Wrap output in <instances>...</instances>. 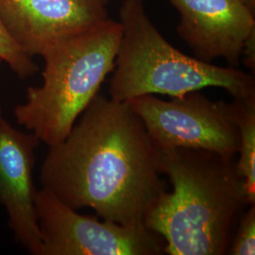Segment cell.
<instances>
[{"label": "cell", "mask_w": 255, "mask_h": 255, "mask_svg": "<svg viewBox=\"0 0 255 255\" xmlns=\"http://www.w3.org/2000/svg\"><path fill=\"white\" fill-rule=\"evenodd\" d=\"M121 36L120 23L108 18L47 47L43 83L14 109L19 125L48 146L63 141L113 72Z\"/></svg>", "instance_id": "3957f363"}, {"label": "cell", "mask_w": 255, "mask_h": 255, "mask_svg": "<svg viewBox=\"0 0 255 255\" xmlns=\"http://www.w3.org/2000/svg\"><path fill=\"white\" fill-rule=\"evenodd\" d=\"M3 64V62H2V60L0 59V70H1V65ZM3 117V114H2V109H1V104H0V119Z\"/></svg>", "instance_id": "9a60e30c"}, {"label": "cell", "mask_w": 255, "mask_h": 255, "mask_svg": "<svg viewBox=\"0 0 255 255\" xmlns=\"http://www.w3.org/2000/svg\"><path fill=\"white\" fill-rule=\"evenodd\" d=\"M227 255H255V204L250 205L238 220Z\"/></svg>", "instance_id": "7c38bea8"}, {"label": "cell", "mask_w": 255, "mask_h": 255, "mask_svg": "<svg viewBox=\"0 0 255 255\" xmlns=\"http://www.w3.org/2000/svg\"><path fill=\"white\" fill-rule=\"evenodd\" d=\"M126 102L159 149L201 148L225 156L239 151V130L226 101L192 91L168 101L143 95Z\"/></svg>", "instance_id": "5b68a950"}, {"label": "cell", "mask_w": 255, "mask_h": 255, "mask_svg": "<svg viewBox=\"0 0 255 255\" xmlns=\"http://www.w3.org/2000/svg\"><path fill=\"white\" fill-rule=\"evenodd\" d=\"M40 142L33 133L12 127L4 117L0 119V203L15 241L33 255H41L42 251L33 182Z\"/></svg>", "instance_id": "ba28073f"}, {"label": "cell", "mask_w": 255, "mask_h": 255, "mask_svg": "<svg viewBox=\"0 0 255 255\" xmlns=\"http://www.w3.org/2000/svg\"><path fill=\"white\" fill-rule=\"evenodd\" d=\"M161 175L160 149L142 119L128 102L98 94L64 140L49 146L40 181L73 209L141 226L166 191Z\"/></svg>", "instance_id": "6da1fadb"}, {"label": "cell", "mask_w": 255, "mask_h": 255, "mask_svg": "<svg viewBox=\"0 0 255 255\" xmlns=\"http://www.w3.org/2000/svg\"><path fill=\"white\" fill-rule=\"evenodd\" d=\"M238 1H240L243 5H245L252 12L255 13V0H238Z\"/></svg>", "instance_id": "5bb4252c"}, {"label": "cell", "mask_w": 255, "mask_h": 255, "mask_svg": "<svg viewBox=\"0 0 255 255\" xmlns=\"http://www.w3.org/2000/svg\"><path fill=\"white\" fill-rule=\"evenodd\" d=\"M41 255H161L164 240L141 226L83 216L42 188L35 199Z\"/></svg>", "instance_id": "8992f818"}, {"label": "cell", "mask_w": 255, "mask_h": 255, "mask_svg": "<svg viewBox=\"0 0 255 255\" xmlns=\"http://www.w3.org/2000/svg\"><path fill=\"white\" fill-rule=\"evenodd\" d=\"M180 12L177 31L194 57L223 58L237 67L243 45L255 28V13L238 0H167Z\"/></svg>", "instance_id": "9c48e42d"}, {"label": "cell", "mask_w": 255, "mask_h": 255, "mask_svg": "<svg viewBox=\"0 0 255 255\" xmlns=\"http://www.w3.org/2000/svg\"><path fill=\"white\" fill-rule=\"evenodd\" d=\"M0 16L31 57L108 19L101 0H0Z\"/></svg>", "instance_id": "52a82bcc"}, {"label": "cell", "mask_w": 255, "mask_h": 255, "mask_svg": "<svg viewBox=\"0 0 255 255\" xmlns=\"http://www.w3.org/2000/svg\"><path fill=\"white\" fill-rule=\"evenodd\" d=\"M122 36L110 81V99L126 102L143 95L180 97L219 87L233 99L255 97V75L183 54L146 15L143 0H124L119 11Z\"/></svg>", "instance_id": "277c9868"}, {"label": "cell", "mask_w": 255, "mask_h": 255, "mask_svg": "<svg viewBox=\"0 0 255 255\" xmlns=\"http://www.w3.org/2000/svg\"><path fill=\"white\" fill-rule=\"evenodd\" d=\"M0 59L8 64L9 68L20 79L26 80L33 76L39 67L32 57L26 53L9 34L0 16Z\"/></svg>", "instance_id": "8fae6325"}, {"label": "cell", "mask_w": 255, "mask_h": 255, "mask_svg": "<svg viewBox=\"0 0 255 255\" xmlns=\"http://www.w3.org/2000/svg\"><path fill=\"white\" fill-rule=\"evenodd\" d=\"M236 156L201 148L160 149L164 191L144 225L162 237L169 255H225L238 220L249 205Z\"/></svg>", "instance_id": "7a4b0ae2"}, {"label": "cell", "mask_w": 255, "mask_h": 255, "mask_svg": "<svg viewBox=\"0 0 255 255\" xmlns=\"http://www.w3.org/2000/svg\"><path fill=\"white\" fill-rule=\"evenodd\" d=\"M253 74L255 71V28L249 34L241 50L240 60Z\"/></svg>", "instance_id": "4fadbf2b"}, {"label": "cell", "mask_w": 255, "mask_h": 255, "mask_svg": "<svg viewBox=\"0 0 255 255\" xmlns=\"http://www.w3.org/2000/svg\"><path fill=\"white\" fill-rule=\"evenodd\" d=\"M101 1L103 2V4H104V5H106V4L109 2L110 0H101ZM143 1H144V0H143Z\"/></svg>", "instance_id": "2e32d148"}, {"label": "cell", "mask_w": 255, "mask_h": 255, "mask_svg": "<svg viewBox=\"0 0 255 255\" xmlns=\"http://www.w3.org/2000/svg\"><path fill=\"white\" fill-rule=\"evenodd\" d=\"M231 115L239 130L240 146L237 158L238 173L246 186L249 205L255 204V97L233 99Z\"/></svg>", "instance_id": "30bf717a"}]
</instances>
